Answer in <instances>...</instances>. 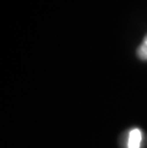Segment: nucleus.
<instances>
[{"label":"nucleus","instance_id":"f03ea898","mask_svg":"<svg viewBox=\"0 0 147 148\" xmlns=\"http://www.w3.org/2000/svg\"><path fill=\"white\" fill-rule=\"evenodd\" d=\"M137 55L142 60H147V34L137 50Z\"/></svg>","mask_w":147,"mask_h":148},{"label":"nucleus","instance_id":"f257e3e1","mask_svg":"<svg viewBox=\"0 0 147 148\" xmlns=\"http://www.w3.org/2000/svg\"><path fill=\"white\" fill-rule=\"evenodd\" d=\"M143 138L142 131L139 128L132 129L127 138V145L126 148H140Z\"/></svg>","mask_w":147,"mask_h":148}]
</instances>
